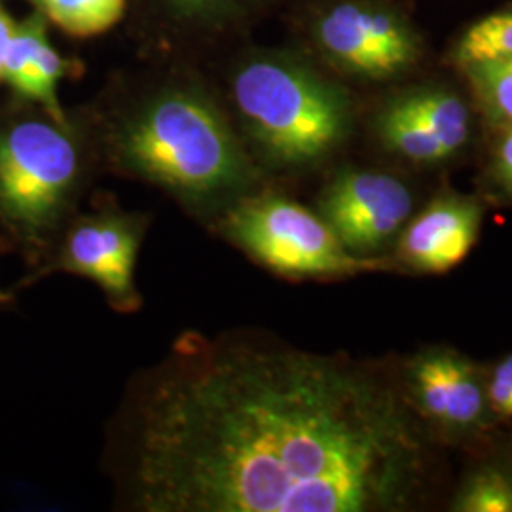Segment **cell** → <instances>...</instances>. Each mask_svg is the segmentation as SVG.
<instances>
[{"instance_id":"obj_1","label":"cell","mask_w":512,"mask_h":512,"mask_svg":"<svg viewBox=\"0 0 512 512\" xmlns=\"http://www.w3.org/2000/svg\"><path fill=\"white\" fill-rule=\"evenodd\" d=\"M109 433L129 511H395L423 469L418 427L374 368L241 330L179 334Z\"/></svg>"},{"instance_id":"obj_2","label":"cell","mask_w":512,"mask_h":512,"mask_svg":"<svg viewBox=\"0 0 512 512\" xmlns=\"http://www.w3.org/2000/svg\"><path fill=\"white\" fill-rule=\"evenodd\" d=\"M118 152L128 169L194 205L232 198L251 181L232 129L198 93L152 99L120 131Z\"/></svg>"},{"instance_id":"obj_3","label":"cell","mask_w":512,"mask_h":512,"mask_svg":"<svg viewBox=\"0 0 512 512\" xmlns=\"http://www.w3.org/2000/svg\"><path fill=\"white\" fill-rule=\"evenodd\" d=\"M234 99L258 147L277 164H311L348 133L346 95L293 63H249L234 80Z\"/></svg>"},{"instance_id":"obj_4","label":"cell","mask_w":512,"mask_h":512,"mask_svg":"<svg viewBox=\"0 0 512 512\" xmlns=\"http://www.w3.org/2000/svg\"><path fill=\"white\" fill-rule=\"evenodd\" d=\"M80 154L67 126L21 120L0 129V230L42 253L69 217Z\"/></svg>"},{"instance_id":"obj_5","label":"cell","mask_w":512,"mask_h":512,"mask_svg":"<svg viewBox=\"0 0 512 512\" xmlns=\"http://www.w3.org/2000/svg\"><path fill=\"white\" fill-rule=\"evenodd\" d=\"M220 232L270 272L291 279H332L389 272L385 258L357 256L319 213L277 194L243 198L222 213Z\"/></svg>"},{"instance_id":"obj_6","label":"cell","mask_w":512,"mask_h":512,"mask_svg":"<svg viewBox=\"0 0 512 512\" xmlns=\"http://www.w3.org/2000/svg\"><path fill=\"white\" fill-rule=\"evenodd\" d=\"M147 217L109 207L71 220L50 264L31 275L38 277L65 272L92 279L116 311H135L141 296L135 287V264Z\"/></svg>"},{"instance_id":"obj_7","label":"cell","mask_w":512,"mask_h":512,"mask_svg":"<svg viewBox=\"0 0 512 512\" xmlns=\"http://www.w3.org/2000/svg\"><path fill=\"white\" fill-rule=\"evenodd\" d=\"M408 186L385 173L344 171L323 190L319 215L349 253L374 256L412 213Z\"/></svg>"},{"instance_id":"obj_8","label":"cell","mask_w":512,"mask_h":512,"mask_svg":"<svg viewBox=\"0 0 512 512\" xmlns=\"http://www.w3.org/2000/svg\"><path fill=\"white\" fill-rule=\"evenodd\" d=\"M317 37L325 52L351 73L391 78L420 57V40L393 12L365 4H338L327 12Z\"/></svg>"},{"instance_id":"obj_9","label":"cell","mask_w":512,"mask_h":512,"mask_svg":"<svg viewBox=\"0 0 512 512\" xmlns=\"http://www.w3.org/2000/svg\"><path fill=\"white\" fill-rule=\"evenodd\" d=\"M406 387L423 418L452 435H469L494 420L486 378L452 349H431L406 368Z\"/></svg>"},{"instance_id":"obj_10","label":"cell","mask_w":512,"mask_h":512,"mask_svg":"<svg viewBox=\"0 0 512 512\" xmlns=\"http://www.w3.org/2000/svg\"><path fill=\"white\" fill-rule=\"evenodd\" d=\"M482 207L461 196H442L429 203L404 228L397 255L408 268L444 274L461 264L475 247Z\"/></svg>"},{"instance_id":"obj_11","label":"cell","mask_w":512,"mask_h":512,"mask_svg":"<svg viewBox=\"0 0 512 512\" xmlns=\"http://www.w3.org/2000/svg\"><path fill=\"white\" fill-rule=\"evenodd\" d=\"M378 133L385 147L416 164H435L448 158V152L442 148L439 139L403 99L385 107L378 118Z\"/></svg>"},{"instance_id":"obj_12","label":"cell","mask_w":512,"mask_h":512,"mask_svg":"<svg viewBox=\"0 0 512 512\" xmlns=\"http://www.w3.org/2000/svg\"><path fill=\"white\" fill-rule=\"evenodd\" d=\"M404 103L420 116L421 122L431 129L442 148L452 156L469 141L471 120L469 110L458 95L446 90H418L401 97Z\"/></svg>"},{"instance_id":"obj_13","label":"cell","mask_w":512,"mask_h":512,"mask_svg":"<svg viewBox=\"0 0 512 512\" xmlns=\"http://www.w3.org/2000/svg\"><path fill=\"white\" fill-rule=\"evenodd\" d=\"M461 69L486 120L495 128L512 126V59L478 61Z\"/></svg>"},{"instance_id":"obj_14","label":"cell","mask_w":512,"mask_h":512,"mask_svg":"<svg viewBox=\"0 0 512 512\" xmlns=\"http://www.w3.org/2000/svg\"><path fill=\"white\" fill-rule=\"evenodd\" d=\"M46 16L73 37H95L114 27L126 0H38Z\"/></svg>"},{"instance_id":"obj_15","label":"cell","mask_w":512,"mask_h":512,"mask_svg":"<svg viewBox=\"0 0 512 512\" xmlns=\"http://www.w3.org/2000/svg\"><path fill=\"white\" fill-rule=\"evenodd\" d=\"M454 57L459 67L478 61L512 59V10L480 19L461 37Z\"/></svg>"},{"instance_id":"obj_16","label":"cell","mask_w":512,"mask_h":512,"mask_svg":"<svg viewBox=\"0 0 512 512\" xmlns=\"http://www.w3.org/2000/svg\"><path fill=\"white\" fill-rule=\"evenodd\" d=\"M456 512H512V475L501 467H482L465 480L452 503Z\"/></svg>"},{"instance_id":"obj_17","label":"cell","mask_w":512,"mask_h":512,"mask_svg":"<svg viewBox=\"0 0 512 512\" xmlns=\"http://www.w3.org/2000/svg\"><path fill=\"white\" fill-rule=\"evenodd\" d=\"M486 385L495 418H512V353L492 368Z\"/></svg>"},{"instance_id":"obj_18","label":"cell","mask_w":512,"mask_h":512,"mask_svg":"<svg viewBox=\"0 0 512 512\" xmlns=\"http://www.w3.org/2000/svg\"><path fill=\"white\" fill-rule=\"evenodd\" d=\"M492 179L503 194L512 198V126L505 128V135L495 148Z\"/></svg>"},{"instance_id":"obj_19","label":"cell","mask_w":512,"mask_h":512,"mask_svg":"<svg viewBox=\"0 0 512 512\" xmlns=\"http://www.w3.org/2000/svg\"><path fill=\"white\" fill-rule=\"evenodd\" d=\"M14 31H16V23L10 19V16L4 10H0V80H4L6 54H8Z\"/></svg>"},{"instance_id":"obj_20","label":"cell","mask_w":512,"mask_h":512,"mask_svg":"<svg viewBox=\"0 0 512 512\" xmlns=\"http://www.w3.org/2000/svg\"><path fill=\"white\" fill-rule=\"evenodd\" d=\"M181 2L188 4V6H205V4H213L217 0H181Z\"/></svg>"},{"instance_id":"obj_21","label":"cell","mask_w":512,"mask_h":512,"mask_svg":"<svg viewBox=\"0 0 512 512\" xmlns=\"http://www.w3.org/2000/svg\"><path fill=\"white\" fill-rule=\"evenodd\" d=\"M2 302H6V294L4 293H0V304H2Z\"/></svg>"}]
</instances>
